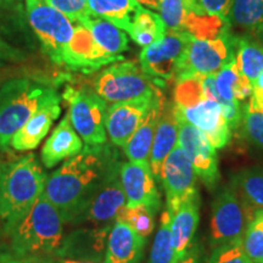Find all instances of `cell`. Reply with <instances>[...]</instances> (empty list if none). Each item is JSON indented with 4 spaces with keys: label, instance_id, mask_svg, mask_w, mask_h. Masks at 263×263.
<instances>
[{
    "label": "cell",
    "instance_id": "cell-1",
    "mask_svg": "<svg viewBox=\"0 0 263 263\" xmlns=\"http://www.w3.org/2000/svg\"><path fill=\"white\" fill-rule=\"evenodd\" d=\"M115 163L105 145H85L47 177L44 194L65 223H72L83 211Z\"/></svg>",
    "mask_w": 263,
    "mask_h": 263
},
{
    "label": "cell",
    "instance_id": "cell-2",
    "mask_svg": "<svg viewBox=\"0 0 263 263\" xmlns=\"http://www.w3.org/2000/svg\"><path fill=\"white\" fill-rule=\"evenodd\" d=\"M47 176L33 154L3 166L0 218L6 234L21 221L45 190Z\"/></svg>",
    "mask_w": 263,
    "mask_h": 263
},
{
    "label": "cell",
    "instance_id": "cell-3",
    "mask_svg": "<svg viewBox=\"0 0 263 263\" xmlns=\"http://www.w3.org/2000/svg\"><path fill=\"white\" fill-rule=\"evenodd\" d=\"M64 219L43 193L21 221L10 230L11 252L18 256L57 255L64 240Z\"/></svg>",
    "mask_w": 263,
    "mask_h": 263
},
{
    "label": "cell",
    "instance_id": "cell-4",
    "mask_svg": "<svg viewBox=\"0 0 263 263\" xmlns=\"http://www.w3.org/2000/svg\"><path fill=\"white\" fill-rule=\"evenodd\" d=\"M55 91L27 78L11 80L0 88V150L8 149L16 132Z\"/></svg>",
    "mask_w": 263,
    "mask_h": 263
},
{
    "label": "cell",
    "instance_id": "cell-5",
    "mask_svg": "<svg viewBox=\"0 0 263 263\" xmlns=\"http://www.w3.org/2000/svg\"><path fill=\"white\" fill-rule=\"evenodd\" d=\"M91 90L106 103L116 104L155 94L159 88L136 61L115 62L90 82Z\"/></svg>",
    "mask_w": 263,
    "mask_h": 263
},
{
    "label": "cell",
    "instance_id": "cell-6",
    "mask_svg": "<svg viewBox=\"0 0 263 263\" xmlns=\"http://www.w3.org/2000/svg\"><path fill=\"white\" fill-rule=\"evenodd\" d=\"M64 98L68 104V117L72 127L85 145H105L107 140V105L98 94L89 89L66 87Z\"/></svg>",
    "mask_w": 263,
    "mask_h": 263
},
{
    "label": "cell",
    "instance_id": "cell-7",
    "mask_svg": "<svg viewBox=\"0 0 263 263\" xmlns=\"http://www.w3.org/2000/svg\"><path fill=\"white\" fill-rule=\"evenodd\" d=\"M26 12L47 54L55 64H64L65 51L74 31L70 18L44 0H26Z\"/></svg>",
    "mask_w": 263,
    "mask_h": 263
},
{
    "label": "cell",
    "instance_id": "cell-8",
    "mask_svg": "<svg viewBox=\"0 0 263 263\" xmlns=\"http://www.w3.org/2000/svg\"><path fill=\"white\" fill-rule=\"evenodd\" d=\"M192 38L193 35L185 31H167L160 41L141 50L139 64L143 71L151 80L176 81L183 70Z\"/></svg>",
    "mask_w": 263,
    "mask_h": 263
},
{
    "label": "cell",
    "instance_id": "cell-9",
    "mask_svg": "<svg viewBox=\"0 0 263 263\" xmlns=\"http://www.w3.org/2000/svg\"><path fill=\"white\" fill-rule=\"evenodd\" d=\"M240 197L234 188H223L212 203L210 223V242L213 249L244 238L246 226L255 211Z\"/></svg>",
    "mask_w": 263,
    "mask_h": 263
},
{
    "label": "cell",
    "instance_id": "cell-10",
    "mask_svg": "<svg viewBox=\"0 0 263 263\" xmlns=\"http://www.w3.org/2000/svg\"><path fill=\"white\" fill-rule=\"evenodd\" d=\"M230 27L224 28L218 37L213 39L192 38L183 70L177 78L190 74H216L224 66L235 59L238 38L234 37Z\"/></svg>",
    "mask_w": 263,
    "mask_h": 263
},
{
    "label": "cell",
    "instance_id": "cell-11",
    "mask_svg": "<svg viewBox=\"0 0 263 263\" xmlns=\"http://www.w3.org/2000/svg\"><path fill=\"white\" fill-rule=\"evenodd\" d=\"M120 166L117 162L108 170L103 182L85 209L71 224L89 223L94 227L112 226L120 212L127 206V200L120 179Z\"/></svg>",
    "mask_w": 263,
    "mask_h": 263
},
{
    "label": "cell",
    "instance_id": "cell-12",
    "mask_svg": "<svg viewBox=\"0 0 263 263\" xmlns=\"http://www.w3.org/2000/svg\"><path fill=\"white\" fill-rule=\"evenodd\" d=\"M196 173L183 150L177 145L163 161L160 180L166 193V209L170 215L183 202L196 196Z\"/></svg>",
    "mask_w": 263,
    "mask_h": 263
},
{
    "label": "cell",
    "instance_id": "cell-13",
    "mask_svg": "<svg viewBox=\"0 0 263 263\" xmlns=\"http://www.w3.org/2000/svg\"><path fill=\"white\" fill-rule=\"evenodd\" d=\"M178 120V145L192 162L196 176L207 188L213 189L221 178L216 149L201 130L179 117Z\"/></svg>",
    "mask_w": 263,
    "mask_h": 263
},
{
    "label": "cell",
    "instance_id": "cell-14",
    "mask_svg": "<svg viewBox=\"0 0 263 263\" xmlns=\"http://www.w3.org/2000/svg\"><path fill=\"white\" fill-rule=\"evenodd\" d=\"M112 104L107 107L106 133L115 146L123 147L149 112L159 94Z\"/></svg>",
    "mask_w": 263,
    "mask_h": 263
},
{
    "label": "cell",
    "instance_id": "cell-15",
    "mask_svg": "<svg viewBox=\"0 0 263 263\" xmlns=\"http://www.w3.org/2000/svg\"><path fill=\"white\" fill-rule=\"evenodd\" d=\"M120 179L128 207L145 206L154 213L159 211L161 195L150 164L132 161L121 163Z\"/></svg>",
    "mask_w": 263,
    "mask_h": 263
},
{
    "label": "cell",
    "instance_id": "cell-16",
    "mask_svg": "<svg viewBox=\"0 0 263 263\" xmlns=\"http://www.w3.org/2000/svg\"><path fill=\"white\" fill-rule=\"evenodd\" d=\"M176 107L177 116L201 130L216 150L223 149L232 139V130L223 116L221 104L215 100H202L190 107Z\"/></svg>",
    "mask_w": 263,
    "mask_h": 263
},
{
    "label": "cell",
    "instance_id": "cell-17",
    "mask_svg": "<svg viewBox=\"0 0 263 263\" xmlns=\"http://www.w3.org/2000/svg\"><path fill=\"white\" fill-rule=\"evenodd\" d=\"M111 226L73 230L65 235L57 256L76 261H105L107 236Z\"/></svg>",
    "mask_w": 263,
    "mask_h": 263
},
{
    "label": "cell",
    "instance_id": "cell-18",
    "mask_svg": "<svg viewBox=\"0 0 263 263\" xmlns=\"http://www.w3.org/2000/svg\"><path fill=\"white\" fill-rule=\"evenodd\" d=\"M115 62H117L116 59L111 58L99 48L89 29L82 25L76 26L71 42L65 51L62 65L71 70L90 73Z\"/></svg>",
    "mask_w": 263,
    "mask_h": 263
},
{
    "label": "cell",
    "instance_id": "cell-19",
    "mask_svg": "<svg viewBox=\"0 0 263 263\" xmlns=\"http://www.w3.org/2000/svg\"><path fill=\"white\" fill-rule=\"evenodd\" d=\"M60 97L57 91L32 115L10 140V146L16 151H29L38 147L47 137L55 121L60 117Z\"/></svg>",
    "mask_w": 263,
    "mask_h": 263
},
{
    "label": "cell",
    "instance_id": "cell-20",
    "mask_svg": "<svg viewBox=\"0 0 263 263\" xmlns=\"http://www.w3.org/2000/svg\"><path fill=\"white\" fill-rule=\"evenodd\" d=\"M200 222V195L183 202L171 215V234L177 263L194 248V236Z\"/></svg>",
    "mask_w": 263,
    "mask_h": 263
},
{
    "label": "cell",
    "instance_id": "cell-21",
    "mask_svg": "<svg viewBox=\"0 0 263 263\" xmlns=\"http://www.w3.org/2000/svg\"><path fill=\"white\" fill-rule=\"evenodd\" d=\"M146 239L137 234L129 226L116 219L107 236L106 263H140Z\"/></svg>",
    "mask_w": 263,
    "mask_h": 263
},
{
    "label": "cell",
    "instance_id": "cell-22",
    "mask_svg": "<svg viewBox=\"0 0 263 263\" xmlns=\"http://www.w3.org/2000/svg\"><path fill=\"white\" fill-rule=\"evenodd\" d=\"M82 150L83 141L72 127L68 115H66L45 140L41 151V159L47 168H52L62 161L78 155Z\"/></svg>",
    "mask_w": 263,
    "mask_h": 263
},
{
    "label": "cell",
    "instance_id": "cell-23",
    "mask_svg": "<svg viewBox=\"0 0 263 263\" xmlns=\"http://www.w3.org/2000/svg\"><path fill=\"white\" fill-rule=\"evenodd\" d=\"M179 120L177 117L173 103L164 101L162 112L154 137L150 153V168L154 177L160 180V172L163 161L170 153L178 145Z\"/></svg>",
    "mask_w": 263,
    "mask_h": 263
},
{
    "label": "cell",
    "instance_id": "cell-24",
    "mask_svg": "<svg viewBox=\"0 0 263 263\" xmlns=\"http://www.w3.org/2000/svg\"><path fill=\"white\" fill-rule=\"evenodd\" d=\"M163 104L164 100L162 93L159 91L144 121L134 132L130 139L127 141L126 145L123 146L124 154L132 162L150 164L151 146H153L154 137H155L157 123H159L161 112H162Z\"/></svg>",
    "mask_w": 263,
    "mask_h": 263
},
{
    "label": "cell",
    "instance_id": "cell-25",
    "mask_svg": "<svg viewBox=\"0 0 263 263\" xmlns=\"http://www.w3.org/2000/svg\"><path fill=\"white\" fill-rule=\"evenodd\" d=\"M78 25L89 29L94 41L97 42L101 50L110 55L111 58L116 59L117 61L123 60L122 52L128 49V38L122 29L106 20L90 14L82 18Z\"/></svg>",
    "mask_w": 263,
    "mask_h": 263
},
{
    "label": "cell",
    "instance_id": "cell-26",
    "mask_svg": "<svg viewBox=\"0 0 263 263\" xmlns=\"http://www.w3.org/2000/svg\"><path fill=\"white\" fill-rule=\"evenodd\" d=\"M87 5L90 15L106 20L127 33L138 11L143 8L134 0H87Z\"/></svg>",
    "mask_w": 263,
    "mask_h": 263
},
{
    "label": "cell",
    "instance_id": "cell-27",
    "mask_svg": "<svg viewBox=\"0 0 263 263\" xmlns=\"http://www.w3.org/2000/svg\"><path fill=\"white\" fill-rule=\"evenodd\" d=\"M215 80L221 103L224 100H238L240 103L251 97L252 83L240 73L235 59L215 74Z\"/></svg>",
    "mask_w": 263,
    "mask_h": 263
},
{
    "label": "cell",
    "instance_id": "cell-28",
    "mask_svg": "<svg viewBox=\"0 0 263 263\" xmlns=\"http://www.w3.org/2000/svg\"><path fill=\"white\" fill-rule=\"evenodd\" d=\"M166 33V25L161 16L155 11L141 8L132 22L128 34L139 47L146 48L160 41Z\"/></svg>",
    "mask_w": 263,
    "mask_h": 263
},
{
    "label": "cell",
    "instance_id": "cell-29",
    "mask_svg": "<svg viewBox=\"0 0 263 263\" xmlns=\"http://www.w3.org/2000/svg\"><path fill=\"white\" fill-rule=\"evenodd\" d=\"M229 22L250 35L263 34V0H233Z\"/></svg>",
    "mask_w": 263,
    "mask_h": 263
},
{
    "label": "cell",
    "instance_id": "cell-30",
    "mask_svg": "<svg viewBox=\"0 0 263 263\" xmlns=\"http://www.w3.org/2000/svg\"><path fill=\"white\" fill-rule=\"evenodd\" d=\"M235 60L240 73L252 83L263 72V48L252 38H238Z\"/></svg>",
    "mask_w": 263,
    "mask_h": 263
},
{
    "label": "cell",
    "instance_id": "cell-31",
    "mask_svg": "<svg viewBox=\"0 0 263 263\" xmlns=\"http://www.w3.org/2000/svg\"><path fill=\"white\" fill-rule=\"evenodd\" d=\"M205 11L199 0H161L159 15L167 31L184 32V25L192 12Z\"/></svg>",
    "mask_w": 263,
    "mask_h": 263
},
{
    "label": "cell",
    "instance_id": "cell-32",
    "mask_svg": "<svg viewBox=\"0 0 263 263\" xmlns=\"http://www.w3.org/2000/svg\"><path fill=\"white\" fill-rule=\"evenodd\" d=\"M236 193L246 203L263 210V168H249L239 172L233 179Z\"/></svg>",
    "mask_w": 263,
    "mask_h": 263
},
{
    "label": "cell",
    "instance_id": "cell-33",
    "mask_svg": "<svg viewBox=\"0 0 263 263\" xmlns=\"http://www.w3.org/2000/svg\"><path fill=\"white\" fill-rule=\"evenodd\" d=\"M147 263H177L171 234V215L164 210L161 215L153 246H151Z\"/></svg>",
    "mask_w": 263,
    "mask_h": 263
},
{
    "label": "cell",
    "instance_id": "cell-34",
    "mask_svg": "<svg viewBox=\"0 0 263 263\" xmlns=\"http://www.w3.org/2000/svg\"><path fill=\"white\" fill-rule=\"evenodd\" d=\"M202 100H206L202 90V76L190 74L177 78L173 101L177 107H190Z\"/></svg>",
    "mask_w": 263,
    "mask_h": 263
},
{
    "label": "cell",
    "instance_id": "cell-35",
    "mask_svg": "<svg viewBox=\"0 0 263 263\" xmlns=\"http://www.w3.org/2000/svg\"><path fill=\"white\" fill-rule=\"evenodd\" d=\"M246 255L252 263H263V210H255L254 216L246 226L242 238Z\"/></svg>",
    "mask_w": 263,
    "mask_h": 263
},
{
    "label": "cell",
    "instance_id": "cell-36",
    "mask_svg": "<svg viewBox=\"0 0 263 263\" xmlns=\"http://www.w3.org/2000/svg\"><path fill=\"white\" fill-rule=\"evenodd\" d=\"M117 219L126 223L137 234H139L145 239L153 233L154 228H155V213L145 206H126L120 212Z\"/></svg>",
    "mask_w": 263,
    "mask_h": 263
},
{
    "label": "cell",
    "instance_id": "cell-37",
    "mask_svg": "<svg viewBox=\"0 0 263 263\" xmlns=\"http://www.w3.org/2000/svg\"><path fill=\"white\" fill-rule=\"evenodd\" d=\"M241 122L245 137L254 145L263 149V110L249 101L242 110Z\"/></svg>",
    "mask_w": 263,
    "mask_h": 263
},
{
    "label": "cell",
    "instance_id": "cell-38",
    "mask_svg": "<svg viewBox=\"0 0 263 263\" xmlns=\"http://www.w3.org/2000/svg\"><path fill=\"white\" fill-rule=\"evenodd\" d=\"M207 263H252L246 255L242 240L217 246L213 249Z\"/></svg>",
    "mask_w": 263,
    "mask_h": 263
},
{
    "label": "cell",
    "instance_id": "cell-39",
    "mask_svg": "<svg viewBox=\"0 0 263 263\" xmlns=\"http://www.w3.org/2000/svg\"><path fill=\"white\" fill-rule=\"evenodd\" d=\"M49 5L62 12L71 22H78L89 14L87 0H44Z\"/></svg>",
    "mask_w": 263,
    "mask_h": 263
},
{
    "label": "cell",
    "instance_id": "cell-40",
    "mask_svg": "<svg viewBox=\"0 0 263 263\" xmlns=\"http://www.w3.org/2000/svg\"><path fill=\"white\" fill-rule=\"evenodd\" d=\"M199 3L207 14L218 16L223 21L230 24L229 12L233 0H199Z\"/></svg>",
    "mask_w": 263,
    "mask_h": 263
},
{
    "label": "cell",
    "instance_id": "cell-41",
    "mask_svg": "<svg viewBox=\"0 0 263 263\" xmlns=\"http://www.w3.org/2000/svg\"><path fill=\"white\" fill-rule=\"evenodd\" d=\"M221 107L223 111V116H224L227 124L230 128V130L238 129L242 121V110L240 106L238 100H228L222 101Z\"/></svg>",
    "mask_w": 263,
    "mask_h": 263
},
{
    "label": "cell",
    "instance_id": "cell-42",
    "mask_svg": "<svg viewBox=\"0 0 263 263\" xmlns=\"http://www.w3.org/2000/svg\"><path fill=\"white\" fill-rule=\"evenodd\" d=\"M0 263H59L47 256H18L12 252H0Z\"/></svg>",
    "mask_w": 263,
    "mask_h": 263
},
{
    "label": "cell",
    "instance_id": "cell-43",
    "mask_svg": "<svg viewBox=\"0 0 263 263\" xmlns=\"http://www.w3.org/2000/svg\"><path fill=\"white\" fill-rule=\"evenodd\" d=\"M202 90L205 99H207V100H215L221 103V98H219V94L217 91L216 87L215 74L202 76Z\"/></svg>",
    "mask_w": 263,
    "mask_h": 263
},
{
    "label": "cell",
    "instance_id": "cell-44",
    "mask_svg": "<svg viewBox=\"0 0 263 263\" xmlns=\"http://www.w3.org/2000/svg\"><path fill=\"white\" fill-rule=\"evenodd\" d=\"M21 59V52L6 44L3 39H0V66L5 65L6 62L18 61Z\"/></svg>",
    "mask_w": 263,
    "mask_h": 263
},
{
    "label": "cell",
    "instance_id": "cell-45",
    "mask_svg": "<svg viewBox=\"0 0 263 263\" xmlns=\"http://www.w3.org/2000/svg\"><path fill=\"white\" fill-rule=\"evenodd\" d=\"M250 103H252L259 110H263V72L257 80L252 82V91L250 97Z\"/></svg>",
    "mask_w": 263,
    "mask_h": 263
},
{
    "label": "cell",
    "instance_id": "cell-46",
    "mask_svg": "<svg viewBox=\"0 0 263 263\" xmlns=\"http://www.w3.org/2000/svg\"><path fill=\"white\" fill-rule=\"evenodd\" d=\"M179 263H202V252L199 246L192 249V251L184 257Z\"/></svg>",
    "mask_w": 263,
    "mask_h": 263
},
{
    "label": "cell",
    "instance_id": "cell-47",
    "mask_svg": "<svg viewBox=\"0 0 263 263\" xmlns=\"http://www.w3.org/2000/svg\"><path fill=\"white\" fill-rule=\"evenodd\" d=\"M138 4L143 6L147 10H151V11H159L161 0H134Z\"/></svg>",
    "mask_w": 263,
    "mask_h": 263
},
{
    "label": "cell",
    "instance_id": "cell-48",
    "mask_svg": "<svg viewBox=\"0 0 263 263\" xmlns=\"http://www.w3.org/2000/svg\"><path fill=\"white\" fill-rule=\"evenodd\" d=\"M59 263H106L103 262H95V261H76V259H67V258H60Z\"/></svg>",
    "mask_w": 263,
    "mask_h": 263
},
{
    "label": "cell",
    "instance_id": "cell-49",
    "mask_svg": "<svg viewBox=\"0 0 263 263\" xmlns=\"http://www.w3.org/2000/svg\"><path fill=\"white\" fill-rule=\"evenodd\" d=\"M11 3H12V0H0V6L11 4Z\"/></svg>",
    "mask_w": 263,
    "mask_h": 263
},
{
    "label": "cell",
    "instance_id": "cell-50",
    "mask_svg": "<svg viewBox=\"0 0 263 263\" xmlns=\"http://www.w3.org/2000/svg\"><path fill=\"white\" fill-rule=\"evenodd\" d=\"M2 174H3V164L0 162V183H2Z\"/></svg>",
    "mask_w": 263,
    "mask_h": 263
}]
</instances>
